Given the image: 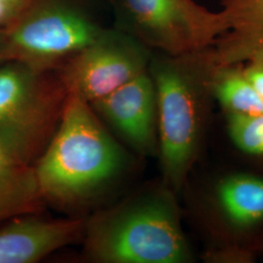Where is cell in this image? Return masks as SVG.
Listing matches in <instances>:
<instances>
[{
    "label": "cell",
    "instance_id": "30bf717a",
    "mask_svg": "<svg viewBox=\"0 0 263 263\" xmlns=\"http://www.w3.org/2000/svg\"><path fill=\"white\" fill-rule=\"evenodd\" d=\"M43 149L19 135L0 133V226L13 217L42 211L45 202L35 163Z\"/></svg>",
    "mask_w": 263,
    "mask_h": 263
},
{
    "label": "cell",
    "instance_id": "9a60e30c",
    "mask_svg": "<svg viewBox=\"0 0 263 263\" xmlns=\"http://www.w3.org/2000/svg\"><path fill=\"white\" fill-rule=\"evenodd\" d=\"M241 66L245 77L263 100V48L254 52Z\"/></svg>",
    "mask_w": 263,
    "mask_h": 263
},
{
    "label": "cell",
    "instance_id": "4fadbf2b",
    "mask_svg": "<svg viewBox=\"0 0 263 263\" xmlns=\"http://www.w3.org/2000/svg\"><path fill=\"white\" fill-rule=\"evenodd\" d=\"M210 65L211 95L226 114H262L263 100L245 77L241 64L214 65L210 62Z\"/></svg>",
    "mask_w": 263,
    "mask_h": 263
},
{
    "label": "cell",
    "instance_id": "277c9868",
    "mask_svg": "<svg viewBox=\"0 0 263 263\" xmlns=\"http://www.w3.org/2000/svg\"><path fill=\"white\" fill-rule=\"evenodd\" d=\"M104 28L83 0H30L4 29L3 59L40 71H57Z\"/></svg>",
    "mask_w": 263,
    "mask_h": 263
},
{
    "label": "cell",
    "instance_id": "6da1fadb",
    "mask_svg": "<svg viewBox=\"0 0 263 263\" xmlns=\"http://www.w3.org/2000/svg\"><path fill=\"white\" fill-rule=\"evenodd\" d=\"M131 166L130 151L91 104L67 93L56 129L35 163L45 204L66 211L89 207Z\"/></svg>",
    "mask_w": 263,
    "mask_h": 263
},
{
    "label": "cell",
    "instance_id": "7c38bea8",
    "mask_svg": "<svg viewBox=\"0 0 263 263\" xmlns=\"http://www.w3.org/2000/svg\"><path fill=\"white\" fill-rule=\"evenodd\" d=\"M232 11L231 27L206 49L214 65L242 64L263 48V0H246Z\"/></svg>",
    "mask_w": 263,
    "mask_h": 263
},
{
    "label": "cell",
    "instance_id": "8992f818",
    "mask_svg": "<svg viewBox=\"0 0 263 263\" xmlns=\"http://www.w3.org/2000/svg\"><path fill=\"white\" fill-rule=\"evenodd\" d=\"M67 91L57 71L16 61L0 63V133L46 146L60 120Z\"/></svg>",
    "mask_w": 263,
    "mask_h": 263
},
{
    "label": "cell",
    "instance_id": "ac0fdd59",
    "mask_svg": "<svg viewBox=\"0 0 263 263\" xmlns=\"http://www.w3.org/2000/svg\"><path fill=\"white\" fill-rule=\"evenodd\" d=\"M3 50H4V29L0 28V63L4 62Z\"/></svg>",
    "mask_w": 263,
    "mask_h": 263
},
{
    "label": "cell",
    "instance_id": "7a4b0ae2",
    "mask_svg": "<svg viewBox=\"0 0 263 263\" xmlns=\"http://www.w3.org/2000/svg\"><path fill=\"white\" fill-rule=\"evenodd\" d=\"M176 194L161 181L86 217L85 258L94 263L190 262Z\"/></svg>",
    "mask_w": 263,
    "mask_h": 263
},
{
    "label": "cell",
    "instance_id": "8fae6325",
    "mask_svg": "<svg viewBox=\"0 0 263 263\" xmlns=\"http://www.w3.org/2000/svg\"><path fill=\"white\" fill-rule=\"evenodd\" d=\"M219 216L237 232L263 226V177L233 173L219 179L214 192Z\"/></svg>",
    "mask_w": 263,
    "mask_h": 263
},
{
    "label": "cell",
    "instance_id": "9c48e42d",
    "mask_svg": "<svg viewBox=\"0 0 263 263\" xmlns=\"http://www.w3.org/2000/svg\"><path fill=\"white\" fill-rule=\"evenodd\" d=\"M86 217L46 218L39 213L13 217L0 226V263H35L82 242Z\"/></svg>",
    "mask_w": 263,
    "mask_h": 263
},
{
    "label": "cell",
    "instance_id": "3957f363",
    "mask_svg": "<svg viewBox=\"0 0 263 263\" xmlns=\"http://www.w3.org/2000/svg\"><path fill=\"white\" fill-rule=\"evenodd\" d=\"M210 62L205 50L180 56L152 54L162 181L179 192L197 159L207 114Z\"/></svg>",
    "mask_w": 263,
    "mask_h": 263
},
{
    "label": "cell",
    "instance_id": "5bb4252c",
    "mask_svg": "<svg viewBox=\"0 0 263 263\" xmlns=\"http://www.w3.org/2000/svg\"><path fill=\"white\" fill-rule=\"evenodd\" d=\"M227 132L236 148L263 166V113L226 114Z\"/></svg>",
    "mask_w": 263,
    "mask_h": 263
},
{
    "label": "cell",
    "instance_id": "e0dca14e",
    "mask_svg": "<svg viewBox=\"0 0 263 263\" xmlns=\"http://www.w3.org/2000/svg\"><path fill=\"white\" fill-rule=\"evenodd\" d=\"M244 1L246 0H221V3L223 5V8H226V7H234Z\"/></svg>",
    "mask_w": 263,
    "mask_h": 263
},
{
    "label": "cell",
    "instance_id": "52a82bcc",
    "mask_svg": "<svg viewBox=\"0 0 263 263\" xmlns=\"http://www.w3.org/2000/svg\"><path fill=\"white\" fill-rule=\"evenodd\" d=\"M152 54L129 33L105 28L57 72L67 93L92 104L148 70Z\"/></svg>",
    "mask_w": 263,
    "mask_h": 263
},
{
    "label": "cell",
    "instance_id": "5b68a950",
    "mask_svg": "<svg viewBox=\"0 0 263 263\" xmlns=\"http://www.w3.org/2000/svg\"><path fill=\"white\" fill-rule=\"evenodd\" d=\"M111 6L115 28L170 56L212 47L232 23L229 8L214 12L194 0H113Z\"/></svg>",
    "mask_w": 263,
    "mask_h": 263
},
{
    "label": "cell",
    "instance_id": "2e32d148",
    "mask_svg": "<svg viewBox=\"0 0 263 263\" xmlns=\"http://www.w3.org/2000/svg\"><path fill=\"white\" fill-rule=\"evenodd\" d=\"M30 0H0V28L5 29L18 19Z\"/></svg>",
    "mask_w": 263,
    "mask_h": 263
},
{
    "label": "cell",
    "instance_id": "d6986e66",
    "mask_svg": "<svg viewBox=\"0 0 263 263\" xmlns=\"http://www.w3.org/2000/svg\"><path fill=\"white\" fill-rule=\"evenodd\" d=\"M85 2V0H83ZM104 2H105V3H107V4H110V5H112V2L113 0H103Z\"/></svg>",
    "mask_w": 263,
    "mask_h": 263
},
{
    "label": "cell",
    "instance_id": "ba28073f",
    "mask_svg": "<svg viewBox=\"0 0 263 263\" xmlns=\"http://www.w3.org/2000/svg\"><path fill=\"white\" fill-rule=\"evenodd\" d=\"M90 104L129 151L142 157L158 155L157 97L148 70Z\"/></svg>",
    "mask_w": 263,
    "mask_h": 263
}]
</instances>
